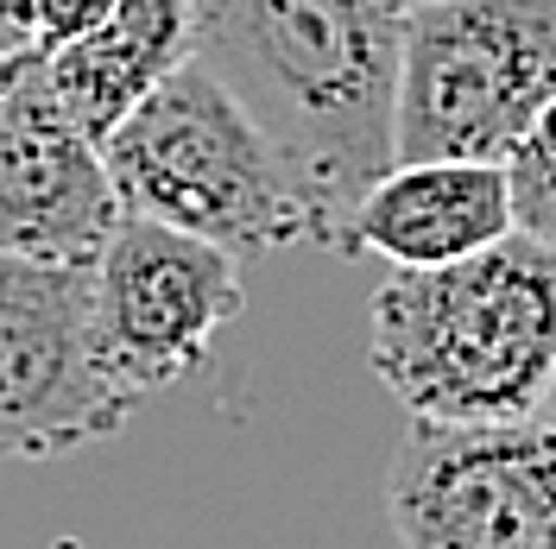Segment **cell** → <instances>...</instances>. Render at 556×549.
I'll return each mask as SVG.
<instances>
[{"instance_id":"1","label":"cell","mask_w":556,"mask_h":549,"mask_svg":"<svg viewBox=\"0 0 556 549\" xmlns=\"http://www.w3.org/2000/svg\"><path fill=\"white\" fill-rule=\"evenodd\" d=\"M203 58L273 133L336 246L354 203L399 165L405 0H190Z\"/></svg>"},{"instance_id":"2","label":"cell","mask_w":556,"mask_h":549,"mask_svg":"<svg viewBox=\"0 0 556 549\" xmlns=\"http://www.w3.org/2000/svg\"><path fill=\"white\" fill-rule=\"evenodd\" d=\"M367 367L412 423L544 417L556 379V246L506 234L455 266H392L367 304Z\"/></svg>"},{"instance_id":"3","label":"cell","mask_w":556,"mask_h":549,"mask_svg":"<svg viewBox=\"0 0 556 549\" xmlns=\"http://www.w3.org/2000/svg\"><path fill=\"white\" fill-rule=\"evenodd\" d=\"M108 177L127 215L172 221L228 253L316 241L311 196L253 107L203 64H177L108 139Z\"/></svg>"},{"instance_id":"4","label":"cell","mask_w":556,"mask_h":549,"mask_svg":"<svg viewBox=\"0 0 556 549\" xmlns=\"http://www.w3.org/2000/svg\"><path fill=\"white\" fill-rule=\"evenodd\" d=\"M556 102V0H430L405 20L399 158L506 165Z\"/></svg>"},{"instance_id":"5","label":"cell","mask_w":556,"mask_h":549,"mask_svg":"<svg viewBox=\"0 0 556 549\" xmlns=\"http://www.w3.org/2000/svg\"><path fill=\"white\" fill-rule=\"evenodd\" d=\"M96 342V266L0 253V461L114 443L134 417Z\"/></svg>"},{"instance_id":"6","label":"cell","mask_w":556,"mask_h":549,"mask_svg":"<svg viewBox=\"0 0 556 549\" xmlns=\"http://www.w3.org/2000/svg\"><path fill=\"white\" fill-rule=\"evenodd\" d=\"M386 518L399 549H556V423H412Z\"/></svg>"},{"instance_id":"7","label":"cell","mask_w":556,"mask_h":549,"mask_svg":"<svg viewBox=\"0 0 556 549\" xmlns=\"http://www.w3.org/2000/svg\"><path fill=\"white\" fill-rule=\"evenodd\" d=\"M241 253L152 215H121L96 259V342L121 392L152 398L208 367L241 316Z\"/></svg>"},{"instance_id":"8","label":"cell","mask_w":556,"mask_h":549,"mask_svg":"<svg viewBox=\"0 0 556 549\" xmlns=\"http://www.w3.org/2000/svg\"><path fill=\"white\" fill-rule=\"evenodd\" d=\"M121 215L108 145L58 95L51 58H0V253L96 266Z\"/></svg>"},{"instance_id":"9","label":"cell","mask_w":556,"mask_h":549,"mask_svg":"<svg viewBox=\"0 0 556 549\" xmlns=\"http://www.w3.org/2000/svg\"><path fill=\"white\" fill-rule=\"evenodd\" d=\"M519 234L513 177L486 158H399L354 203L336 253H374L386 266H455Z\"/></svg>"},{"instance_id":"10","label":"cell","mask_w":556,"mask_h":549,"mask_svg":"<svg viewBox=\"0 0 556 549\" xmlns=\"http://www.w3.org/2000/svg\"><path fill=\"white\" fill-rule=\"evenodd\" d=\"M51 58V82L70 102V114L89 133L114 139V127L134 114L177 64L197 58V7L190 0H121L108 26L76 38Z\"/></svg>"},{"instance_id":"11","label":"cell","mask_w":556,"mask_h":549,"mask_svg":"<svg viewBox=\"0 0 556 549\" xmlns=\"http://www.w3.org/2000/svg\"><path fill=\"white\" fill-rule=\"evenodd\" d=\"M513 177V208H519V234L556 246V102L538 114V127L519 139V152L506 158Z\"/></svg>"},{"instance_id":"12","label":"cell","mask_w":556,"mask_h":549,"mask_svg":"<svg viewBox=\"0 0 556 549\" xmlns=\"http://www.w3.org/2000/svg\"><path fill=\"white\" fill-rule=\"evenodd\" d=\"M121 0H26V20H33V44L38 51H64L76 38H89L96 26H108Z\"/></svg>"},{"instance_id":"13","label":"cell","mask_w":556,"mask_h":549,"mask_svg":"<svg viewBox=\"0 0 556 549\" xmlns=\"http://www.w3.org/2000/svg\"><path fill=\"white\" fill-rule=\"evenodd\" d=\"M33 44V20H26V0H0V58L26 51Z\"/></svg>"},{"instance_id":"14","label":"cell","mask_w":556,"mask_h":549,"mask_svg":"<svg viewBox=\"0 0 556 549\" xmlns=\"http://www.w3.org/2000/svg\"><path fill=\"white\" fill-rule=\"evenodd\" d=\"M544 423H556V379H551V398H544Z\"/></svg>"},{"instance_id":"15","label":"cell","mask_w":556,"mask_h":549,"mask_svg":"<svg viewBox=\"0 0 556 549\" xmlns=\"http://www.w3.org/2000/svg\"><path fill=\"white\" fill-rule=\"evenodd\" d=\"M405 7H430V0H405Z\"/></svg>"}]
</instances>
